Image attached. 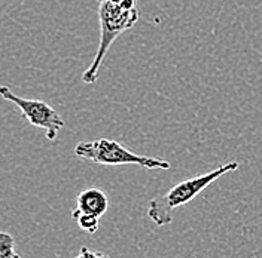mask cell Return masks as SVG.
<instances>
[{"label": "cell", "instance_id": "1", "mask_svg": "<svg viewBox=\"0 0 262 258\" xmlns=\"http://www.w3.org/2000/svg\"><path fill=\"white\" fill-rule=\"evenodd\" d=\"M137 0H125V2H111V0H101L98 6V19H100V43L96 52V57L93 60V64L90 65L82 73L83 83H96L98 78L100 67L103 64V60L106 54L109 52L114 42L124 32L134 27V24L139 21V9L136 8Z\"/></svg>", "mask_w": 262, "mask_h": 258}, {"label": "cell", "instance_id": "2", "mask_svg": "<svg viewBox=\"0 0 262 258\" xmlns=\"http://www.w3.org/2000/svg\"><path fill=\"white\" fill-rule=\"evenodd\" d=\"M240 166L238 162H228L214 171H210L203 175L188 178L178 183L174 187H171L168 192L163 196L154 197L149 202L147 208V217L157 224V226H167L173 221V212L180 207H185L192 199H195L200 193H203L210 184H213L217 178L222 175L237 171Z\"/></svg>", "mask_w": 262, "mask_h": 258}, {"label": "cell", "instance_id": "3", "mask_svg": "<svg viewBox=\"0 0 262 258\" xmlns=\"http://www.w3.org/2000/svg\"><path fill=\"white\" fill-rule=\"evenodd\" d=\"M75 154L85 161L98 165L118 166V165H139L146 169H170V162L161 158L142 156L115 140L98 138L94 141H82L75 147Z\"/></svg>", "mask_w": 262, "mask_h": 258}, {"label": "cell", "instance_id": "4", "mask_svg": "<svg viewBox=\"0 0 262 258\" xmlns=\"http://www.w3.org/2000/svg\"><path fill=\"white\" fill-rule=\"evenodd\" d=\"M0 95L3 97V99L15 104L21 110L24 119L32 126L45 129L49 141H54L58 132L64 128V119L48 102L42 99H29V98L19 97L9 89V86H2Z\"/></svg>", "mask_w": 262, "mask_h": 258}, {"label": "cell", "instance_id": "5", "mask_svg": "<svg viewBox=\"0 0 262 258\" xmlns=\"http://www.w3.org/2000/svg\"><path fill=\"white\" fill-rule=\"evenodd\" d=\"M83 214H91L101 217L106 211L109 210V197L101 189L90 187L82 190L76 197V208Z\"/></svg>", "mask_w": 262, "mask_h": 258}, {"label": "cell", "instance_id": "6", "mask_svg": "<svg viewBox=\"0 0 262 258\" xmlns=\"http://www.w3.org/2000/svg\"><path fill=\"white\" fill-rule=\"evenodd\" d=\"M73 218L76 220L78 226L81 227L82 230H85L86 233H94L98 230V218L97 215H91V214H83L81 211L73 210L72 211Z\"/></svg>", "mask_w": 262, "mask_h": 258}, {"label": "cell", "instance_id": "7", "mask_svg": "<svg viewBox=\"0 0 262 258\" xmlns=\"http://www.w3.org/2000/svg\"><path fill=\"white\" fill-rule=\"evenodd\" d=\"M0 258H21L16 252L14 238L8 233H0Z\"/></svg>", "mask_w": 262, "mask_h": 258}, {"label": "cell", "instance_id": "8", "mask_svg": "<svg viewBox=\"0 0 262 258\" xmlns=\"http://www.w3.org/2000/svg\"><path fill=\"white\" fill-rule=\"evenodd\" d=\"M75 258H111V257H109L107 254L101 252V251H91L90 248L83 246V248H81L79 254H78Z\"/></svg>", "mask_w": 262, "mask_h": 258}, {"label": "cell", "instance_id": "9", "mask_svg": "<svg viewBox=\"0 0 262 258\" xmlns=\"http://www.w3.org/2000/svg\"><path fill=\"white\" fill-rule=\"evenodd\" d=\"M98 2H101V0H98ZM111 2H125V0H111Z\"/></svg>", "mask_w": 262, "mask_h": 258}]
</instances>
